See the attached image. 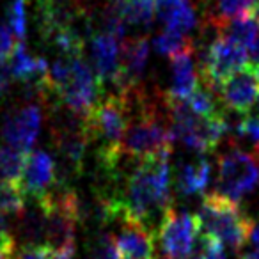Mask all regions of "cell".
<instances>
[{"instance_id":"cell-1","label":"cell","mask_w":259,"mask_h":259,"mask_svg":"<svg viewBox=\"0 0 259 259\" xmlns=\"http://www.w3.org/2000/svg\"><path fill=\"white\" fill-rule=\"evenodd\" d=\"M169 156L170 151L139 160L126 180L124 195L117 197L122 219L137 220L155 234L172 202Z\"/></svg>"},{"instance_id":"cell-2","label":"cell","mask_w":259,"mask_h":259,"mask_svg":"<svg viewBox=\"0 0 259 259\" xmlns=\"http://www.w3.org/2000/svg\"><path fill=\"white\" fill-rule=\"evenodd\" d=\"M130 100L122 94H107L82 117L89 141L98 144L100 163L108 170L114 169L121 160L119 149L130 122Z\"/></svg>"},{"instance_id":"cell-3","label":"cell","mask_w":259,"mask_h":259,"mask_svg":"<svg viewBox=\"0 0 259 259\" xmlns=\"http://www.w3.org/2000/svg\"><path fill=\"white\" fill-rule=\"evenodd\" d=\"M101 87L103 83L80 55H61L48 71L47 93H54L64 107L80 117L96 105Z\"/></svg>"},{"instance_id":"cell-4","label":"cell","mask_w":259,"mask_h":259,"mask_svg":"<svg viewBox=\"0 0 259 259\" xmlns=\"http://www.w3.org/2000/svg\"><path fill=\"white\" fill-rule=\"evenodd\" d=\"M197 217L201 220L202 234L215 238L224 247L241 250L250 238L254 222L241 211L238 202L229 201L215 192L202 199Z\"/></svg>"},{"instance_id":"cell-5","label":"cell","mask_w":259,"mask_h":259,"mask_svg":"<svg viewBox=\"0 0 259 259\" xmlns=\"http://www.w3.org/2000/svg\"><path fill=\"white\" fill-rule=\"evenodd\" d=\"M139 114L128 122L126 134L121 142V156L130 158H148L153 155L167 153L172 149V142L176 141L172 135V130L167 128L160 115L151 105L146 103L142 93L137 96Z\"/></svg>"},{"instance_id":"cell-6","label":"cell","mask_w":259,"mask_h":259,"mask_svg":"<svg viewBox=\"0 0 259 259\" xmlns=\"http://www.w3.org/2000/svg\"><path fill=\"white\" fill-rule=\"evenodd\" d=\"M170 115V130L176 141L199 153H209L229 132L222 114L213 117H199L183 101H165Z\"/></svg>"},{"instance_id":"cell-7","label":"cell","mask_w":259,"mask_h":259,"mask_svg":"<svg viewBox=\"0 0 259 259\" xmlns=\"http://www.w3.org/2000/svg\"><path fill=\"white\" fill-rule=\"evenodd\" d=\"M259 183V155L257 153L233 149L219 158V181L215 194L238 202L252 192Z\"/></svg>"},{"instance_id":"cell-8","label":"cell","mask_w":259,"mask_h":259,"mask_svg":"<svg viewBox=\"0 0 259 259\" xmlns=\"http://www.w3.org/2000/svg\"><path fill=\"white\" fill-rule=\"evenodd\" d=\"M247 64V48L233 41L231 37L220 34L204 50V55L201 57L199 75H201L204 85L215 93L231 75L243 69Z\"/></svg>"},{"instance_id":"cell-9","label":"cell","mask_w":259,"mask_h":259,"mask_svg":"<svg viewBox=\"0 0 259 259\" xmlns=\"http://www.w3.org/2000/svg\"><path fill=\"white\" fill-rule=\"evenodd\" d=\"M199 233L201 220L197 215L170 208L156 231L163 259H190L199 241Z\"/></svg>"},{"instance_id":"cell-10","label":"cell","mask_w":259,"mask_h":259,"mask_svg":"<svg viewBox=\"0 0 259 259\" xmlns=\"http://www.w3.org/2000/svg\"><path fill=\"white\" fill-rule=\"evenodd\" d=\"M41 122H43L41 108L34 103L23 105L6 114L4 124H2V137L8 142V146L27 153L32 149L39 137Z\"/></svg>"},{"instance_id":"cell-11","label":"cell","mask_w":259,"mask_h":259,"mask_svg":"<svg viewBox=\"0 0 259 259\" xmlns=\"http://www.w3.org/2000/svg\"><path fill=\"white\" fill-rule=\"evenodd\" d=\"M220 100L227 108L247 114L259 98V69L247 64L243 69L231 75L219 89Z\"/></svg>"},{"instance_id":"cell-12","label":"cell","mask_w":259,"mask_h":259,"mask_svg":"<svg viewBox=\"0 0 259 259\" xmlns=\"http://www.w3.org/2000/svg\"><path fill=\"white\" fill-rule=\"evenodd\" d=\"M55 183H57V165L54 158L45 151L27 153L25 167L20 180L23 194L39 199L54 190Z\"/></svg>"},{"instance_id":"cell-13","label":"cell","mask_w":259,"mask_h":259,"mask_svg":"<svg viewBox=\"0 0 259 259\" xmlns=\"http://www.w3.org/2000/svg\"><path fill=\"white\" fill-rule=\"evenodd\" d=\"M115 236L122 259H158L156 257L155 233L134 219H122Z\"/></svg>"},{"instance_id":"cell-14","label":"cell","mask_w":259,"mask_h":259,"mask_svg":"<svg viewBox=\"0 0 259 259\" xmlns=\"http://www.w3.org/2000/svg\"><path fill=\"white\" fill-rule=\"evenodd\" d=\"M91 57L98 80L101 83H115L121 75V41L108 32L94 34L91 39Z\"/></svg>"},{"instance_id":"cell-15","label":"cell","mask_w":259,"mask_h":259,"mask_svg":"<svg viewBox=\"0 0 259 259\" xmlns=\"http://www.w3.org/2000/svg\"><path fill=\"white\" fill-rule=\"evenodd\" d=\"M8 64L13 73V78L22 80V82H34L41 93L47 91V78L50 66H48L47 59L30 55L23 41H16L15 48L8 59Z\"/></svg>"},{"instance_id":"cell-16","label":"cell","mask_w":259,"mask_h":259,"mask_svg":"<svg viewBox=\"0 0 259 259\" xmlns=\"http://www.w3.org/2000/svg\"><path fill=\"white\" fill-rule=\"evenodd\" d=\"M199 89V75L194 62V52L170 59V85L165 101H185Z\"/></svg>"},{"instance_id":"cell-17","label":"cell","mask_w":259,"mask_h":259,"mask_svg":"<svg viewBox=\"0 0 259 259\" xmlns=\"http://www.w3.org/2000/svg\"><path fill=\"white\" fill-rule=\"evenodd\" d=\"M155 15L165 29L181 34H188L197 25V13L192 0H155Z\"/></svg>"},{"instance_id":"cell-18","label":"cell","mask_w":259,"mask_h":259,"mask_svg":"<svg viewBox=\"0 0 259 259\" xmlns=\"http://www.w3.org/2000/svg\"><path fill=\"white\" fill-rule=\"evenodd\" d=\"M211 178V165L204 158L183 163L178 172V190L183 195H201Z\"/></svg>"},{"instance_id":"cell-19","label":"cell","mask_w":259,"mask_h":259,"mask_svg":"<svg viewBox=\"0 0 259 259\" xmlns=\"http://www.w3.org/2000/svg\"><path fill=\"white\" fill-rule=\"evenodd\" d=\"M255 4L257 0H213L208 20L217 27V30H220L233 20L252 15Z\"/></svg>"},{"instance_id":"cell-20","label":"cell","mask_w":259,"mask_h":259,"mask_svg":"<svg viewBox=\"0 0 259 259\" xmlns=\"http://www.w3.org/2000/svg\"><path fill=\"white\" fill-rule=\"evenodd\" d=\"M155 50L158 54L165 55L169 59H174L181 54H188V52H195L194 41L192 37H188L187 34L176 32V30H169L158 34L155 37Z\"/></svg>"},{"instance_id":"cell-21","label":"cell","mask_w":259,"mask_h":259,"mask_svg":"<svg viewBox=\"0 0 259 259\" xmlns=\"http://www.w3.org/2000/svg\"><path fill=\"white\" fill-rule=\"evenodd\" d=\"M220 32H222L224 36L231 37L233 41H236V43H240L241 47L248 48L259 32V23L255 22V18L252 15H247V16H241V18H236V20H233V22L226 23V25L220 29Z\"/></svg>"},{"instance_id":"cell-22","label":"cell","mask_w":259,"mask_h":259,"mask_svg":"<svg viewBox=\"0 0 259 259\" xmlns=\"http://www.w3.org/2000/svg\"><path fill=\"white\" fill-rule=\"evenodd\" d=\"M27 153L11 148H0V180L18 183L22 180Z\"/></svg>"},{"instance_id":"cell-23","label":"cell","mask_w":259,"mask_h":259,"mask_svg":"<svg viewBox=\"0 0 259 259\" xmlns=\"http://www.w3.org/2000/svg\"><path fill=\"white\" fill-rule=\"evenodd\" d=\"M25 211V194L18 183L0 180V215H22Z\"/></svg>"},{"instance_id":"cell-24","label":"cell","mask_w":259,"mask_h":259,"mask_svg":"<svg viewBox=\"0 0 259 259\" xmlns=\"http://www.w3.org/2000/svg\"><path fill=\"white\" fill-rule=\"evenodd\" d=\"M195 115L199 117H213V115H219V110H217V101L211 94V89H202L199 87L194 94H192L188 100L183 101Z\"/></svg>"},{"instance_id":"cell-25","label":"cell","mask_w":259,"mask_h":259,"mask_svg":"<svg viewBox=\"0 0 259 259\" xmlns=\"http://www.w3.org/2000/svg\"><path fill=\"white\" fill-rule=\"evenodd\" d=\"M8 23L18 41L27 36V0H13L8 11Z\"/></svg>"},{"instance_id":"cell-26","label":"cell","mask_w":259,"mask_h":259,"mask_svg":"<svg viewBox=\"0 0 259 259\" xmlns=\"http://www.w3.org/2000/svg\"><path fill=\"white\" fill-rule=\"evenodd\" d=\"M91 259H122L119 254L117 243H115V236L108 233H101L93 243Z\"/></svg>"},{"instance_id":"cell-27","label":"cell","mask_w":259,"mask_h":259,"mask_svg":"<svg viewBox=\"0 0 259 259\" xmlns=\"http://www.w3.org/2000/svg\"><path fill=\"white\" fill-rule=\"evenodd\" d=\"M190 259H226L224 254V245L217 241L211 236H199V241L195 245V252Z\"/></svg>"},{"instance_id":"cell-28","label":"cell","mask_w":259,"mask_h":259,"mask_svg":"<svg viewBox=\"0 0 259 259\" xmlns=\"http://www.w3.org/2000/svg\"><path fill=\"white\" fill-rule=\"evenodd\" d=\"M236 135L252 142L259 149V114L245 115L236 124Z\"/></svg>"},{"instance_id":"cell-29","label":"cell","mask_w":259,"mask_h":259,"mask_svg":"<svg viewBox=\"0 0 259 259\" xmlns=\"http://www.w3.org/2000/svg\"><path fill=\"white\" fill-rule=\"evenodd\" d=\"M15 34L11 32V29L0 25V61H6L11 55L13 48H15Z\"/></svg>"},{"instance_id":"cell-30","label":"cell","mask_w":259,"mask_h":259,"mask_svg":"<svg viewBox=\"0 0 259 259\" xmlns=\"http://www.w3.org/2000/svg\"><path fill=\"white\" fill-rule=\"evenodd\" d=\"M248 52V64L252 66V68L259 69V32L257 36H255V39L252 41V45L247 48Z\"/></svg>"},{"instance_id":"cell-31","label":"cell","mask_w":259,"mask_h":259,"mask_svg":"<svg viewBox=\"0 0 259 259\" xmlns=\"http://www.w3.org/2000/svg\"><path fill=\"white\" fill-rule=\"evenodd\" d=\"M16 250H18L16 245H13V247H0V259H15Z\"/></svg>"},{"instance_id":"cell-32","label":"cell","mask_w":259,"mask_h":259,"mask_svg":"<svg viewBox=\"0 0 259 259\" xmlns=\"http://www.w3.org/2000/svg\"><path fill=\"white\" fill-rule=\"evenodd\" d=\"M250 243L255 247V250L259 252V224H252V231H250Z\"/></svg>"},{"instance_id":"cell-33","label":"cell","mask_w":259,"mask_h":259,"mask_svg":"<svg viewBox=\"0 0 259 259\" xmlns=\"http://www.w3.org/2000/svg\"><path fill=\"white\" fill-rule=\"evenodd\" d=\"M241 259H259V252H247L245 255H241Z\"/></svg>"},{"instance_id":"cell-34","label":"cell","mask_w":259,"mask_h":259,"mask_svg":"<svg viewBox=\"0 0 259 259\" xmlns=\"http://www.w3.org/2000/svg\"><path fill=\"white\" fill-rule=\"evenodd\" d=\"M252 16H254V18H255V22L259 23V0H257V4H255L254 11H252Z\"/></svg>"},{"instance_id":"cell-35","label":"cell","mask_w":259,"mask_h":259,"mask_svg":"<svg viewBox=\"0 0 259 259\" xmlns=\"http://www.w3.org/2000/svg\"><path fill=\"white\" fill-rule=\"evenodd\" d=\"M257 114H259V98H257Z\"/></svg>"}]
</instances>
